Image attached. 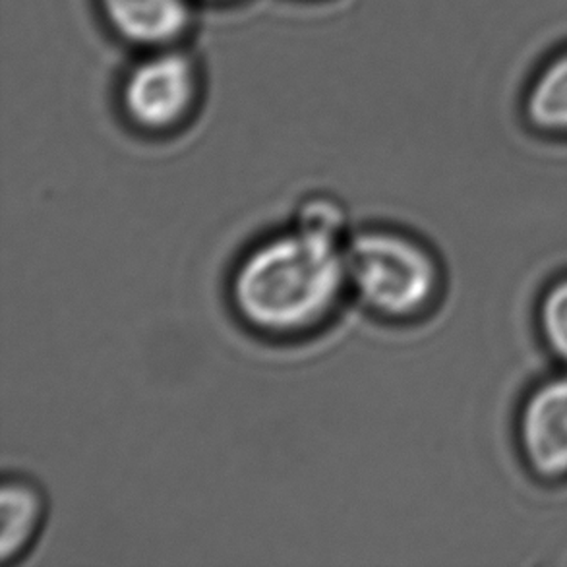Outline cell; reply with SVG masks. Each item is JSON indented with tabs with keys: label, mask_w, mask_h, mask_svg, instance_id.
<instances>
[{
	"label": "cell",
	"mask_w": 567,
	"mask_h": 567,
	"mask_svg": "<svg viewBox=\"0 0 567 567\" xmlns=\"http://www.w3.org/2000/svg\"><path fill=\"white\" fill-rule=\"evenodd\" d=\"M347 287L343 248L297 230L254 246L230 279V300L252 330L295 338L320 328Z\"/></svg>",
	"instance_id": "6da1fadb"
},
{
	"label": "cell",
	"mask_w": 567,
	"mask_h": 567,
	"mask_svg": "<svg viewBox=\"0 0 567 567\" xmlns=\"http://www.w3.org/2000/svg\"><path fill=\"white\" fill-rule=\"evenodd\" d=\"M347 287L385 320H413L436 302L440 261L426 245L393 229H367L343 246Z\"/></svg>",
	"instance_id": "7a4b0ae2"
},
{
	"label": "cell",
	"mask_w": 567,
	"mask_h": 567,
	"mask_svg": "<svg viewBox=\"0 0 567 567\" xmlns=\"http://www.w3.org/2000/svg\"><path fill=\"white\" fill-rule=\"evenodd\" d=\"M196 97V70L181 53H157L126 76V115L146 131H167L181 123Z\"/></svg>",
	"instance_id": "3957f363"
},
{
	"label": "cell",
	"mask_w": 567,
	"mask_h": 567,
	"mask_svg": "<svg viewBox=\"0 0 567 567\" xmlns=\"http://www.w3.org/2000/svg\"><path fill=\"white\" fill-rule=\"evenodd\" d=\"M523 460L546 481L567 476V369L538 382L517 416Z\"/></svg>",
	"instance_id": "277c9868"
},
{
	"label": "cell",
	"mask_w": 567,
	"mask_h": 567,
	"mask_svg": "<svg viewBox=\"0 0 567 567\" xmlns=\"http://www.w3.org/2000/svg\"><path fill=\"white\" fill-rule=\"evenodd\" d=\"M100 4L111 28L136 45H167L190 23L186 0H100Z\"/></svg>",
	"instance_id": "5b68a950"
},
{
	"label": "cell",
	"mask_w": 567,
	"mask_h": 567,
	"mask_svg": "<svg viewBox=\"0 0 567 567\" xmlns=\"http://www.w3.org/2000/svg\"><path fill=\"white\" fill-rule=\"evenodd\" d=\"M45 519V498L25 478H4L0 488V561L28 553Z\"/></svg>",
	"instance_id": "8992f818"
},
{
	"label": "cell",
	"mask_w": 567,
	"mask_h": 567,
	"mask_svg": "<svg viewBox=\"0 0 567 567\" xmlns=\"http://www.w3.org/2000/svg\"><path fill=\"white\" fill-rule=\"evenodd\" d=\"M523 115L533 131L567 138V47L543 62L523 95Z\"/></svg>",
	"instance_id": "52a82bcc"
},
{
	"label": "cell",
	"mask_w": 567,
	"mask_h": 567,
	"mask_svg": "<svg viewBox=\"0 0 567 567\" xmlns=\"http://www.w3.org/2000/svg\"><path fill=\"white\" fill-rule=\"evenodd\" d=\"M292 229L323 245L343 248L349 240V214L341 199L331 194H310L300 199Z\"/></svg>",
	"instance_id": "ba28073f"
},
{
	"label": "cell",
	"mask_w": 567,
	"mask_h": 567,
	"mask_svg": "<svg viewBox=\"0 0 567 567\" xmlns=\"http://www.w3.org/2000/svg\"><path fill=\"white\" fill-rule=\"evenodd\" d=\"M537 322L546 349L567 369V274L540 295Z\"/></svg>",
	"instance_id": "9c48e42d"
}]
</instances>
